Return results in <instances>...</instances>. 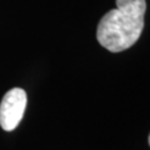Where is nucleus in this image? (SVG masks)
I'll return each mask as SVG.
<instances>
[{"mask_svg":"<svg viewBox=\"0 0 150 150\" xmlns=\"http://www.w3.org/2000/svg\"><path fill=\"white\" fill-rule=\"evenodd\" d=\"M145 11V0H116V9L108 11L99 21V44L111 53L131 48L143 33Z\"/></svg>","mask_w":150,"mask_h":150,"instance_id":"obj_1","label":"nucleus"},{"mask_svg":"<svg viewBox=\"0 0 150 150\" xmlns=\"http://www.w3.org/2000/svg\"><path fill=\"white\" fill-rule=\"evenodd\" d=\"M148 142H149V145H150V135H149V139H148Z\"/></svg>","mask_w":150,"mask_h":150,"instance_id":"obj_3","label":"nucleus"},{"mask_svg":"<svg viewBox=\"0 0 150 150\" xmlns=\"http://www.w3.org/2000/svg\"><path fill=\"white\" fill-rule=\"evenodd\" d=\"M26 93L14 88L4 95L0 103V126L5 131H13L21 121L26 108Z\"/></svg>","mask_w":150,"mask_h":150,"instance_id":"obj_2","label":"nucleus"}]
</instances>
